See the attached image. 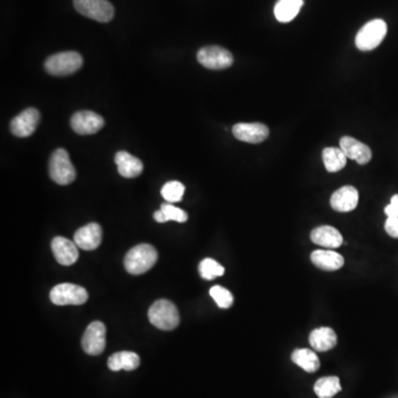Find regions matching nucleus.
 I'll use <instances>...</instances> for the list:
<instances>
[{"mask_svg": "<svg viewBox=\"0 0 398 398\" xmlns=\"http://www.w3.org/2000/svg\"><path fill=\"white\" fill-rule=\"evenodd\" d=\"M157 258L159 255L153 246L142 244L135 246L127 253L124 259V266L131 275H143L155 266Z\"/></svg>", "mask_w": 398, "mask_h": 398, "instance_id": "f257e3e1", "label": "nucleus"}, {"mask_svg": "<svg viewBox=\"0 0 398 398\" xmlns=\"http://www.w3.org/2000/svg\"><path fill=\"white\" fill-rule=\"evenodd\" d=\"M148 319L155 328L163 331H172L180 324V313L177 308L168 300H157L148 310Z\"/></svg>", "mask_w": 398, "mask_h": 398, "instance_id": "f03ea898", "label": "nucleus"}, {"mask_svg": "<svg viewBox=\"0 0 398 398\" xmlns=\"http://www.w3.org/2000/svg\"><path fill=\"white\" fill-rule=\"evenodd\" d=\"M49 175L59 185H69L76 180V168L70 161V157L63 148H58L52 153L49 161Z\"/></svg>", "mask_w": 398, "mask_h": 398, "instance_id": "7ed1b4c3", "label": "nucleus"}, {"mask_svg": "<svg viewBox=\"0 0 398 398\" xmlns=\"http://www.w3.org/2000/svg\"><path fill=\"white\" fill-rule=\"evenodd\" d=\"M82 65L83 59L78 52H60L46 60L45 69L51 76L65 77L77 72Z\"/></svg>", "mask_w": 398, "mask_h": 398, "instance_id": "20e7f679", "label": "nucleus"}, {"mask_svg": "<svg viewBox=\"0 0 398 398\" xmlns=\"http://www.w3.org/2000/svg\"><path fill=\"white\" fill-rule=\"evenodd\" d=\"M388 33V24L384 20L374 19L364 24L356 35V45L360 51H371L382 43Z\"/></svg>", "mask_w": 398, "mask_h": 398, "instance_id": "39448f33", "label": "nucleus"}, {"mask_svg": "<svg viewBox=\"0 0 398 398\" xmlns=\"http://www.w3.org/2000/svg\"><path fill=\"white\" fill-rule=\"evenodd\" d=\"M89 294L86 289L73 283H61L52 289L50 300L56 305H81L86 303Z\"/></svg>", "mask_w": 398, "mask_h": 398, "instance_id": "423d86ee", "label": "nucleus"}, {"mask_svg": "<svg viewBox=\"0 0 398 398\" xmlns=\"http://www.w3.org/2000/svg\"><path fill=\"white\" fill-rule=\"evenodd\" d=\"M78 13L90 19L99 22H109L113 19V6L108 0H73Z\"/></svg>", "mask_w": 398, "mask_h": 398, "instance_id": "0eeeda50", "label": "nucleus"}, {"mask_svg": "<svg viewBox=\"0 0 398 398\" xmlns=\"http://www.w3.org/2000/svg\"><path fill=\"white\" fill-rule=\"evenodd\" d=\"M197 60L210 70H223L232 67L234 57L227 49L218 46L204 47L197 54Z\"/></svg>", "mask_w": 398, "mask_h": 398, "instance_id": "6e6552de", "label": "nucleus"}, {"mask_svg": "<svg viewBox=\"0 0 398 398\" xmlns=\"http://www.w3.org/2000/svg\"><path fill=\"white\" fill-rule=\"evenodd\" d=\"M82 349L89 356H100L106 345V328L100 321L92 322L82 337Z\"/></svg>", "mask_w": 398, "mask_h": 398, "instance_id": "1a4fd4ad", "label": "nucleus"}, {"mask_svg": "<svg viewBox=\"0 0 398 398\" xmlns=\"http://www.w3.org/2000/svg\"><path fill=\"white\" fill-rule=\"evenodd\" d=\"M70 124L77 134L91 135L99 132L104 127V120L92 111H79L73 114Z\"/></svg>", "mask_w": 398, "mask_h": 398, "instance_id": "9d476101", "label": "nucleus"}, {"mask_svg": "<svg viewBox=\"0 0 398 398\" xmlns=\"http://www.w3.org/2000/svg\"><path fill=\"white\" fill-rule=\"evenodd\" d=\"M39 121H40V113L37 109H26L11 121V133L17 138H28L35 133Z\"/></svg>", "mask_w": 398, "mask_h": 398, "instance_id": "9b49d317", "label": "nucleus"}, {"mask_svg": "<svg viewBox=\"0 0 398 398\" xmlns=\"http://www.w3.org/2000/svg\"><path fill=\"white\" fill-rule=\"evenodd\" d=\"M232 134L241 142L259 144L269 136V129L261 123H238L232 127Z\"/></svg>", "mask_w": 398, "mask_h": 398, "instance_id": "f8f14e48", "label": "nucleus"}, {"mask_svg": "<svg viewBox=\"0 0 398 398\" xmlns=\"http://www.w3.org/2000/svg\"><path fill=\"white\" fill-rule=\"evenodd\" d=\"M74 242L80 249L91 251L95 250L102 242V228L99 223H88L81 227L74 234Z\"/></svg>", "mask_w": 398, "mask_h": 398, "instance_id": "ddd939ff", "label": "nucleus"}, {"mask_svg": "<svg viewBox=\"0 0 398 398\" xmlns=\"http://www.w3.org/2000/svg\"><path fill=\"white\" fill-rule=\"evenodd\" d=\"M54 258L62 266H71L79 259L78 246L65 237H56L51 242Z\"/></svg>", "mask_w": 398, "mask_h": 398, "instance_id": "4468645a", "label": "nucleus"}, {"mask_svg": "<svg viewBox=\"0 0 398 398\" xmlns=\"http://www.w3.org/2000/svg\"><path fill=\"white\" fill-rule=\"evenodd\" d=\"M331 207L339 213H349L358 207V191L353 186H343L331 196Z\"/></svg>", "mask_w": 398, "mask_h": 398, "instance_id": "2eb2a0df", "label": "nucleus"}, {"mask_svg": "<svg viewBox=\"0 0 398 398\" xmlns=\"http://www.w3.org/2000/svg\"><path fill=\"white\" fill-rule=\"evenodd\" d=\"M340 146H341L342 151L344 152L347 159L358 161L360 165L367 164L372 159L371 148L364 143L351 138V136L342 138L340 141Z\"/></svg>", "mask_w": 398, "mask_h": 398, "instance_id": "dca6fc26", "label": "nucleus"}, {"mask_svg": "<svg viewBox=\"0 0 398 398\" xmlns=\"http://www.w3.org/2000/svg\"><path fill=\"white\" fill-rule=\"evenodd\" d=\"M116 166L120 175L125 178H134L141 175L143 172V163L138 157L125 151H120L116 154Z\"/></svg>", "mask_w": 398, "mask_h": 398, "instance_id": "f3484780", "label": "nucleus"}, {"mask_svg": "<svg viewBox=\"0 0 398 398\" xmlns=\"http://www.w3.org/2000/svg\"><path fill=\"white\" fill-rule=\"evenodd\" d=\"M311 240L315 245L326 248H339L344 242L341 232L331 226H321L313 229Z\"/></svg>", "mask_w": 398, "mask_h": 398, "instance_id": "a211bd4d", "label": "nucleus"}, {"mask_svg": "<svg viewBox=\"0 0 398 398\" xmlns=\"http://www.w3.org/2000/svg\"><path fill=\"white\" fill-rule=\"evenodd\" d=\"M309 341L317 352H328L337 345V333L331 328H319L311 332Z\"/></svg>", "mask_w": 398, "mask_h": 398, "instance_id": "6ab92c4d", "label": "nucleus"}, {"mask_svg": "<svg viewBox=\"0 0 398 398\" xmlns=\"http://www.w3.org/2000/svg\"><path fill=\"white\" fill-rule=\"evenodd\" d=\"M311 261L317 268L326 271H335L344 266V258L333 250L313 251Z\"/></svg>", "mask_w": 398, "mask_h": 398, "instance_id": "aec40b11", "label": "nucleus"}, {"mask_svg": "<svg viewBox=\"0 0 398 398\" xmlns=\"http://www.w3.org/2000/svg\"><path fill=\"white\" fill-rule=\"evenodd\" d=\"M140 356L136 353L129 351L116 353L108 360L109 369L113 372H119L121 369L134 371L140 366Z\"/></svg>", "mask_w": 398, "mask_h": 398, "instance_id": "412c9836", "label": "nucleus"}, {"mask_svg": "<svg viewBox=\"0 0 398 398\" xmlns=\"http://www.w3.org/2000/svg\"><path fill=\"white\" fill-rule=\"evenodd\" d=\"M303 6V0H279L275 7L278 22H290L294 20Z\"/></svg>", "mask_w": 398, "mask_h": 398, "instance_id": "4be33fe9", "label": "nucleus"}, {"mask_svg": "<svg viewBox=\"0 0 398 398\" xmlns=\"http://www.w3.org/2000/svg\"><path fill=\"white\" fill-rule=\"evenodd\" d=\"M291 360L308 373H315L320 369V360L313 351L308 349H298L291 356Z\"/></svg>", "mask_w": 398, "mask_h": 398, "instance_id": "5701e85b", "label": "nucleus"}, {"mask_svg": "<svg viewBox=\"0 0 398 398\" xmlns=\"http://www.w3.org/2000/svg\"><path fill=\"white\" fill-rule=\"evenodd\" d=\"M322 157L326 170L330 173L340 172L347 165V157L341 148H324L322 152Z\"/></svg>", "mask_w": 398, "mask_h": 398, "instance_id": "b1692460", "label": "nucleus"}, {"mask_svg": "<svg viewBox=\"0 0 398 398\" xmlns=\"http://www.w3.org/2000/svg\"><path fill=\"white\" fill-rule=\"evenodd\" d=\"M154 219L159 223H167L170 221L186 223L189 219V215L185 210L175 207L174 205L163 204L161 206V209L154 213Z\"/></svg>", "mask_w": 398, "mask_h": 398, "instance_id": "393cba45", "label": "nucleus"}, {"mask_svg": "<svg viewBox=\"0 0 398 398\" xmlns=\"http://www.w3.org/2000/svg\"><path fill=\"white\" fill-rule=\"evenodd\" d=\"M341 390L340 379L337 376L322 377L315 384V392L319 398H332Z\"/></svg>", "mask_w": 398, "mask_h": 398, "instance_id": "a878e982", "label": "nucleus"}, {"mask_svg": "<svg viewBox=\"0 0 398 398\" xmlns=\"http://www.w3.org/2000/svg\"><path fill=\"white\" fill-rule=\"evenodd\" d=\"M199 273L202 279L214 280L225 273V268L214 259L206 258L199 264Z\"/></svg>", "mask_w": 398, "mask_h": 398, "instance_id": "bb28decb", "label": "nucleus"}, {"mask_svg": "<svg viewBox=\"0 0 398 398\" xmlns=\"http://www.w3.org/2000/svg\"><path fill=\"white\" fill-rule=\"evenodd\" d=\"M184 191H185V186L183 184L172 180L163 186L161 194L166 202H178L183 199Z\"/></svg>", "mask_w": 398, "mask_h": 398, "instance_id": "cd10ccee", "label": "nucleus"}, {"mask_svg": "<svg viewBox=\"0 0 398 398\" xmlns=\"http://www.w3.org/2000/svg\"><path fill=\"white\" fill-rule=\"evenodd\" d=\"M209 294L221 309H229L234 303V296L230 294V291L223 288L221 285L213 287L210 289Z\"/></svg>", "mask_w": 398, "mask_h": 398, "instance_id": "c85d7f7f", "label": "nucleus"}, {"mask_svg": "<svg viewBox=\"0 0 398 398\" xmlns=\"http://www.w3.org/2000/svg\"><path fill=\"white\" fill-rule=\"evenodd\" d=\"M385 230L390 237L398 238V216L388 217L385 221Z\"/></svg>", "mask_w": 398, "mask_h": 398, "instance_id": "c756f323", "label": "nucleus"}, {"mask_svg": "<svg viewBox=\"0 0 398 398\" xmlns=\"http://www.w3.org/2000/svg\"><path fill=\"white\" fill-rule=\"evenodd\" d=\"M385 215L388 217L398 216V194L394 195L390 199V204L385 207Z\"/></svg>", "mask_w": 398, "mask_h": 398, "instance_id": "7c9ffc66", "label": "nucleus"}]
</instances>
